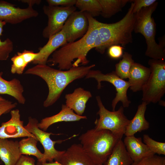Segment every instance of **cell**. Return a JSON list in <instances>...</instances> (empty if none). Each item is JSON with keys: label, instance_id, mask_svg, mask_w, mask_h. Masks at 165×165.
<instances>
[{"label": "cell", "instance_id": "6da1fadb", "mask_svg": "<svg viewBox=\"0 0 165 165\" xmlns=\"http://www.w3.org/2000/svg\"><path fill=\"white\" fill-rule=\"evenodd\" d=\"M89 26L86 34L79 40L67 42L52 54L47 63L50 66L57 65L60 70H68L73 67L87 65V55L94 48L98 35L100 22L86 13Z\"/></svg>", "mask_w": 165, "mask_h": 165}, {"label": "cell", "instance_id": "7a4b0ae2", "mask_svg": "<svg viewBox=\"0 0 165 165\" xmlns=\"http://www.w3.org/2000/svg\"><path fill=\"white\" fill-rule=\"evenodd\" d=\"M95 66L93 64L88 66L73 67L64 71L54 69L46 64H37L28 69L24 74L38 76L46 82L49 93L43 105L46 108L57 101L69 84L75 80L85 77Z\"/></svg>", "mask_w": 165, "mask_h": 165}, {"label": "cell", "instance_id": "3957f363", "mask_svg": "<svg viewBox=\"0 0 165 165\" xmlns=\"http://www.w3.org/2000/svg\"><path fill=\"white\" fill-rule=\"evenodd\" d=\"M131 2L127 13L121 20L109 24L100 22L98 33L94 46V48L100 53L103 54L112 45L123 47L132 42L135 18L132 12L134 3Z\"/></svg>", "mask_w": 165, "mask_h": 165}, {"label": "cell", "instance_id": "277c9868", "mask_svg": "<svg viewBox=\"0 0 165 165\" xmlns=\"http://www.w3.org/2000/svg\"><path fill=\"white\" fill-rule=\"evenodd\" d=\"M120 139L109 130L94 128L87 130L79 138L83 149L95 165L104 164Z\"/></svg>", "mask_w": 165, "mask_h": 165}, {"label": "cell", "instance_id": "5b68a950", "mask_svg": "<svg viewBox=\"0 0 165 165\" xmlns=\"http://www.w3.org/2000/svg\"><path fill=\"white\" fill-rule=\"evenodd\" d=\"M158 5L156 2L151 6L142 9L134 14V31L140 33L145 37L147 47L145 55L152 59L165 60L164 43L158 44L156 41V24L152 17Z\"/></svg>", "mask_w": 165, "mask_h": 165}, {"label": "cell", "instance_id": "8992f818", "mask_svg": "<svg viewBox=\"0 0 165 165\" xmlns=\"http://www.w3.org/2000/svg\"><path fill=\"white\" fill-rule=\"evenodd\" d=\"M148 64L151 73L142 90V100L147 105L159 102L165 93V62L151 59L148 60Z\"/></svg>", "mask_w": 165, "mask_h": 165}, {"label": "cell", "instance_id": "52a82bcc", "mask_svg": "<svg viewBox=\"0 0 165 165\" xmlns=\"http://www.w3.org/2000/svg\"><path fill=\"white\" fill-rule=\"evenodd\" d=\"M96 98L99 108L97 114L99 118L94 122V128L97 130H109L122 139L130 121L124 114V108L121 106L116 111H109L104 105L100 96H97Z\"/></svg>", "mask_w": 165, "mask_h": 165}, {"label": "cell", "instance_id": "ba28073f", "mask_svg": "<svg viewBox=\"0 0 165 165\" xmlns=\"http://www.w3.org/2000/svg\"><path fill=\"white\" fill-rule=\"evenodd\" d=\"M94 78L97 83V88H101V81H106L112 84L115 88L116 91V96L112 101V107L113 111H115L117 103L121 101L123 107H129L131 101L127 96V91L130 87L128 81L121 79L116 74L114 71L106 74L103 73L99 70H90L85 76V79Z\"/></svg>", "mask_w": 165, "mask_h": 165}, {"label": "cell", "instance_id": "9c48e42d", "mask_svg": "<svg viewBox=\"0 0 165 165\" xmlns=\"http://www.w3.org/2000/svg\"><path fill=\"white\" fill-rule=\"evenodd\" d=\"M38 120L35 118L30 117L27 124L24 126L26 129L29 132L34 135L43 147L44 156L41 162H53L59 158L65 151H59L57 150L54 147L56 143L60 144L67 139L62 140L53 141L50 138V135L54 134L52 133L47 132L40 129L38 127Z\"/></svg>", "mask_w": 165, "mask_h": 165}, {"label": "cell", "instance_id": "30bf717a", "mask_svg": "<svg viewBox=\"0 0 165 165\" xmlns=\"http://www.w3.org/2000/svg\"><path fill=\"white\" fill-rule=\"evenodd\" d=\"M76 9L74 6L62 7L44 6L43 12L47 16L48 20L47 25L42 32L43 37L48 39L61 31L69 16Z\"/></svg>", "mask_w": 165, "mask_h": 165}, {"label": "cell", "instance_id": "8fae6325", "mask_svg": "<svg viewBox=\"0 0 165 165\" xmlns=\"http://www.w3.org/2000/svg\"><path fill=\"white\" fill-rule=\"evenodd\" d=\"M89 26L86 13L75 11L69 16L62 29L67 42L82 38L87 32Z\"/></svg>", "mask_w": 165, "mask_h": 165}, {"label": "cell", "instance_id": "7c38bea8", "mask_svg": "<svg viewBox=\"0 0 165 165\" xmlns=\"http://www.w3.org/2000/svg\"><path fill=\"white\" fill-rule=\"evenodd\" d=\"M38 13L31 6L25 8L16 7L12 3L0 1V20L11 24H19L27 19L37 17Z\"/></svg>", "mask_w": 165, "mask_h": 165}, {"label": "cell", "instance_id": "4fadbf2b", "mask_svg": "<svg viewBox=\"0 0 165 165\" xmlns=\"http://www.w3.org/2000/svg\"><path fill=\"white\" fill-rule=\"evenodd\" d=\"M10 114V119L8 121L2 123L0 127V139L24 137L37 138L24 127V122L20 120L19 109L12 110Z\"/></svg>", "mask_w": 165, "mask_h": 165}, {"label": "cell", "instance_id": "5bb4252c", "mask_svg": "<svg viewBox=\"0 0 165 165\" xmlns=\"http://www.w3.org/2000/svg\"><path fill=\"white\" fill-rule=\"evenodd\" d=\"M55 161L61 165H95L81 144H72Z\"/></svg>", "mask_w": 165, "mask_h": 165}, {"label": "cell", "instance_id": "9a60e30c", "mask_svg": "<svg viewBox=\"0 0 165 165\" xmlns=\"http://www.w3.org/2000/svg\"><path fill=\"white\" fill-rule=\"evenodd\" d=\"M67 43L65 34L61 30L50 37L47 43L43 47L39 48L38 55L31 63L36 64H46L51 54Z\"/></svg>", "mask_w": 165, "mask_h": 165}, {"label": "cell", "instance_id": "2e32d148", "mask_svg": "<svg viewBox=\"0 0 165 165\" xmlns=\"http://www.w3.org/2000/svg\"><path fill=\"white\" fill-rule=\"evenodd\" d=\"M126 150L134 162L155 155L142 141L134 135L126 136L123 141Z\"/></svg>", "mask_w": 165, "mask_h": 165}, {"label": "cell", "instance_id": "e0dca14e", "mask_svg": "<svg viewBox=\"0 0 165 165\" xmlns=\"http://www.w3.org/2000/svg\"><path fill=\"white\" fill-rule=\"evenodd\" d=\"M87 118L86 116H80L76 114L65 104H62L61 109L58 113L42 119L41 122L38 123V126L40 129L46 131L50 126L57 123L76 121Z\"/></svg>", "mask_w": 165, "mask_h": 165}, {"label": "cell", "instance_id": "ac0fdd59", "mask_svg": "<svg viewBox=\"0 0 165 165\" xmlns=\"http://www.w3.org/2000/svg\"><path fill=\"white\" fill-rule=\"evenodd\" d=\"M92 97L90 91L78 87L72 93L65 95V105L76 114L82 116L85 110L87 102Z\"/></svg>", "mask_w": 165, "mask_h": 165}, {"label": "cell", "instance_id": "d6986e66", "mask_svg": "<svg viewBox=\"0 0 165 165\" xmlns=\"http://www.w3.org/2000/svg\"><path fill=\"white\" fill-rule=\"evenodd\" d=\"M150 73L149 68L134 62L131 68L128 78L130 90L133 92L142 90Z\"/></svg>", "mask_w": 165, "mask_h": 165}, {"label": "cell", "instance_id": "ffe728a7", "mask_svg": "<svg viewBox=\"0 0 165 165\" xmlns=\"http://www.w3.org/2000/svg\"><path fill=\"white\" fill-rule=\"evenodd\" d=\"M21 155L18 141L0 139V158L4 165H15Z\"/></svg>", "mask_w": 165, "mask_h": 165}, {"label": "cell", "instance_id": "44dd1931", "mask_svg": "<svg viewBox=\"0 0 165 165\" xmlns=\"http://www.w3.org/2000/svg\"><path fill=\"white\" fill-rule=\"evenodd\" d=\"M147 105L145 102L142 101L138 105L135 116L126 127L124 134L125 136L134 135L138 132L147 130L149 128V123L145 117Z\"/></svg>", "mask_w": 165, "mask_h": 165}, {"label": "cell", "instance_id": "7402d4cb", "mask_svg": "<svg viewBox=\"0 0 165 165\" xmlns=\"http://www.w3.org/2000/svg\"><path fill=\"white\" fill-rule=\"evenodd\" d=\"M0 73V94H6L14 97L20 104H24L26 99L23 95L24 87L20 81L16 78L8 81L2 77Z\"/></svg>", "mask_w": 165, "mask_h": 165}, {"label": "cell", "instance_id": "603a6c76", "mask_svg": "<svg viewBox=\"0 0 165 165\" xmlns=\"http://www.w3.org/2000/svg\"><path fill=\"white\" fill-rule=\"evenodd\" d=\"M133 161L128 154L123 141L120 140L104 165H131Z\"/></svg>", "mask_w": 165, "mask_h": 165}, {"label": "cell", "instance_id": "cb8c5ba5", "mask_svg": "<svg viewBox=\"0 0 165 165\" xmlns=\"http://www.w3.org/2000/svg\"><path fill=\"white\" fill-rule=\"evenodd\" d=\"M38 53L32 50H24L22 52H17L11 59L13 64L11 72L12 74H22L28 64L36 58Z\"/></svg>", "mask_w": 165, "mask_h": 165}, {"label": "cell", "instance_id": "d4e9b609", "mask_svg": "<svg viewBox=\"0 0 165 165\" xmlns=\"http://www.w3.org/2000/svg\"><path fill=\"white\" fill-rule=\"evenodd\" d=\"M38 141L37 138L33 137H28L20 140L19 143L21 155L34 156L37 159L38 161L41 162L44 155L37 147Z\"/></svg>", "mask_w": 165, "mask_h": 165}, {"label": "cell", "instance_id": "484cf974", "mask_svg": "<svg viewBox=\"0 0 165 165\" xmlns=\"http://www.w3.org/2000/svg\"><path fill=\"white\" fill-rule=\"evenodd\" d=\"M101 6V15L104 18H109L121 11L129 0H98Z\"/></svg>", "mask_w": 165, "mask_h": 165}, {"label": "cell", "instance_id": "4316f807", "mask_svg": "<svg viewBox=\"0 0 165 165\" xmlns=\"http://www.w3.org/2000/svg\"><path fill=\"white\" fill-rule=\"evenodd\" d=\"M122 59L115 65V72L121 79H124L128 78L130 70L134 61L132 56L127 52H124Z\"/></svg>", "mask_w": 165, "mask_h": 165}, {"label": "cell", "instance_id": "83f0119b", "mask_svg": "<svg viewBox=\"0 0 165 165\" xmlns=\"http://www.w3.org/2000/svg\"><path fill=\"white\" fill-rule=\"evenodd\" d=\"M75 7L93 17L101 15L102 9L98 0H77Z\"/></svg>", "mask_w": 165, "mask_h": 165}, {"label": "cell", "instance_id": "f1b7e54d", "mask_svg": "<svg viewBox=\"0 0 165 165\" xmlns=\"http://www.w3.org/2000/svg\"><path fill=\"white\" fill-rule=\"evenodd\" d=\"M6 23L0 20V37L2 35L3 28ZM13 49V42L7 38L4 41H2L0 38V61L6 60L10 54Z\"/></svg>", "mask_w": 165, "mask_h": 165}, {"label": "cell", "instance_id": "f546056e", "mask_svg": "<svg viewBox=\"0 0 165 165\" xmlns=\"http://www.w3.org/2000/svg\"><path fill=\"white\" fill-rule=\"evenodd\" d=\"M143 141L149 149L154 154L159 155H165V143L154 140L148 135L143 136Z\"/></svg>", "mask_w": 165, "mask_h": 165}, {"label": "cell", "instance_id": "4dcf8cb0", "mask_svg": "<svg viewBox=\"0 0 165 165\" xmlns=\"http://www.w3.org/2000/svg\"><path fill=\"white\" fill-rule=\"evenodd\" d=\"M131 165H165V158L155 154L134 162Z\"/></svg>", "mask_w": 165, "mask_h": 165}, {"label": "cell", "instance_id": "1f68e13d", "mask_svg": "<svg viewBox=\"0 0 165 165\" xmlns=\"http://www.w3.org/2000/svg\"><path fill=\"white\" fill-rule=\"evenodd\" d=\"M131 1L134 3V6L132 10V12L134 14L139 12L142 9L148 7L157 1L156 0H134Z\"/></svg>", "mask_w": 165, "mask_h": 165}, {"label": "cell", "instance_id": "d6a6232c", "mask_svg": "<svg viewBox=\"0 0 165 165\" xmlns=\"http://www.w3.org/2000/svg\"><path fill=\"white\" fill-rule=\"evenodd\" d=\"M109 56L113 59H118L122 56L124 48L119 45H112L108 48Z\"/></svg>", "mask_w": 165, "mask_h": 165}, {"label": "cell", "instance_id": "836d02e7", "mask_svg": "<svg viewBox=\"0 0 165 165\" xmlns=\"http://www.w3.org/2000/svg\"><path fill=\"white\" fill-rule=\"evenodd\" d=\"M48 5L52 6L70 7L75 5L77 0H47Z\"/></svg>", "mask_w": 165, "mask_h": 165}, {"label": "cell", "instance_id": "e575fe53", "mask_svg": "<svg viewBox=\"0 0 165 165\" xmlns=\"http://www.w3.org/2000/svg\"><path fill=\"white\" fill-rule=\"evenodd\" d=\"M17 105L16 103H13L6 100L0 102V116L11 111L16 107Z\"/></svg>", "mask_w": 165, "mask_h": 165}, {"label": "cell", "instance_id": "d590c367", "mask_svg": "<svg viewBox=\"0 0 165 165\" xmlns=\"http://www.w3.org/2000/svg\"><path fill=\"white\" fill-rule=\"evenodd\" d=\"M34 158L28 155H21L15 165H35Z\"/></svg>", "mask_w": 165, "mask_h": 165}, {"label": "cell", "instance_id": "8d00e7d4", "mask_svg": "<svg viewBox=\"0 0 165 165\" xmlns=\"http://www.w3.org/2000/svg\"><path fill=\"white\" fill-rule=\"evenodd\" d=\"M20 1L23 3L27 4L28 6H32L35 4L39 5L41 2L40 0H21Z\"/></svg>", "mask_w": 165, "mask_h": 165}, {"label": "cell", "instance_id": "74e56055", "mask_svg": "<svg viewBox=\"0 0 165 165\" xmlns=\"http://www.w3.org/2000/svg\"><path fill=\"white\" fill-rule=\"evenodd\" d=\"M37 165H61V164L56 161L49 163L47 162H40L38 161Z\"/></svg>", "mask_w": 165, "mask_h": 165}, {"label": "cell", "instance_id": "f35d334b", "mask_svg": "<svg viewBox=\"0 0 165 165\" xmlns=\"http://www.w3.org/2000/svg\"><path fill=\"white\" fill-rule=\"evenodd\" d=\"M6 100L4 98L0 96V102Z\"/></svg>", "mask_w": 165, "mask_h": 165}]
</instances>
